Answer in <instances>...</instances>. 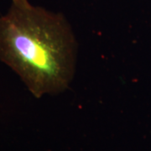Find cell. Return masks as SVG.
I'll return each mask as SVG.
<instances>
[{"label":"cell","mask_w":151,"mask_h":151,"mask_svg":"<svg viewBox=\"0 0 151 151\" xmlns=\"http://www.w3.org/2000/svg\"><path fill=\"white\" fill-rule=\"evenodd\" d=\"M77 44L61 14L11 0L0 17V60L20 77L35 97L66 90L74 77Z\"/></svg>","instance_id":"6da1fadb"}]
</instances>
